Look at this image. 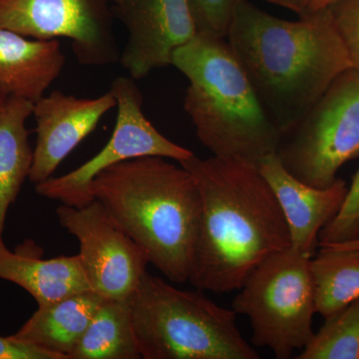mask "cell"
I'll use <instances>...</instances> for the list:
<instances>
[{"mask_svg":"<svg viewBox=\"0 0 359 359\" xmlns=\"http://www.w3.org/2000/svg\"><path fill=\"white\" fill-rule=\"evenodd\" d=\"M130 302L141 358H259L241 334L236 311L202 290L177 289L146 271Z\"/></svg>","mask_w":359,"mask_h":359,"instance_id":"cell-5","label":"cell"},{"mask_svg":"<svg viewBox=\"0 0 359 359\" xmlns=\"http://www.w3.org/2000/svg\"><path fill=\"white\" fill-rule=\"evenodd\" d=\"M110 91L117 102L114 131L105 147L77 169L35 185L41 197L61 204L81 208L93 202L91 184L108 168L136 158L155 157L182 161L194 155L192 151L174 143L161 134L143 112V96L136 80L120 76L113 80Z\"/></svg>","mask_w":359,"mask_h":359,"instance_id":"cell-8","label":"cell"},{"mask_svg":"<svg viewBox=\"0 0 359 359\" xmlns=\"http://www.w3.org/2000/svg\"><path fill=\"white\" fill-rule=\"evenodd\" d=\"M327 7L351 65L359 70V0H334Z\"/></svg>","mask_w":359,"mask_h":359,"instance_id":"cell-23","label":"cell"},{"mask_svg":"<svg viewBox=\"0 0 359 359\" xmlns=\"http://www.w3.org/2000/svg\"><path fill=\"white\" fill-rule=\"evenodd\" d=\"M327 247L342 248V249H355L359 250V238L351 241V242L344 243V244L327 245Z\"/></svg>","mask_w":359,"mask_h":359,"instance_id":"cell-26","label":"cell"},{"mask_svg":"<svg viewBox=\"0 0 359 359\" xmlns=\"http://www.w3.org/2000/svg\"><path fill=\"white\" fill-rule=\"evenodd\" d=\"M269 4L285 7L290 11L299 14V16L311 13V1L313 0H266Z\"/></svg>","mask_w":359,"mask_h":359,"instance_id":"cell-25","label":"cell"},{"mask_svg":"<svg viewBox=\"0 0 359 359\" xmlns=\"http://www.w3.org/2000/svg\"><path fill=\"white\" fill-rule=\"evenodd\" d=\"M172 66L188 79L184 107L212 155L257 167L276 154L282 133L226 39L199 32L174 52Z\"/></svg>","mask_w":359,"mask_h":359,"instance_id":"cell-4","label":"cell"},{"mask_svg":"<svg viewBox=\"0 0 359 359\" xmlns=\"http://www.w3.org/2000/svg\"><path fill=\"white\" fill-rule=\"evenodd\" d=\"M275 194L289 224L292 248L313 259L320 247L321 230L337 216L348 187L337 178L327 188H316L295 178L278 155H269L257 165Z\"/></svg>","mask_w":359,"mask_h":359,"instance_id":"cell-13","label":"cell"},{"mask_svg":"<svg viewBox=\"0 0 359 359\" xmlns=\"http://www.w3.org/2000/svg\"><path fill=\"white\" fill-rule=\"evenodd\" d=\"M201 195V223L189 282L200 290H240L262 263L292 248L289 224L257 167L195 154L179 163Z\"/></svg>","mask_w":359,"mask_h":359,"instance_id":"cell-1","label":"cell"},{"mask_svg":"<svg viewBox=\"0 0 359 359\" xmlns=\"http://www.w3.org/2000/svg\"><path fill=\"white\" fill-rule=\"evenodd\" d=\"M297 359H359V299L325 318Z\"/></svg>","mask_w":359,"mask_h":359,"instance_id":"cell-20","label":"cell"},{"mask_svg":"<svg viewBox=\"0 0 359 359\" xmlns=\"http://www.w3.org/2000/svg\"><path fill=\"white\" fill-rule=\"evenodd\" d=\"M320 249L311 271L316 311L325 318L359 299V250Z\"/></svg>","mask_w":359,"mask_h":359,"instance_id":"cell-19","label":"cell"},{"mask_svg":"<svg viewBox=\"0 0 359 359\" xmlns=\"http://www.w3.org/2000/svg\"><path fill=\"white\" fill-rule=\"evenodd\" d=\"M0 359H60L56 354L11 337H0Z\"/></svg>","mask_w":359,"mask_h":359,"instance_id":"cell-24","label":"cell"},{"mask_svg":"<svg viewBox=\"0 0 359 359\" xmlns=\"http://www.w3.org/2000/svg\"><path fill=\"white\" fill-rule=\"evenodd\" d=\"M295 178L316 188L337 181V172L359 157V70L334 78L306 115L280 139L276 152Z\"/></svg>","mask_w":359,"mask_h":359,"instance_id":"cell-7","label":"cell"},{"mask_svg":"<svg viewBox=\"0 0 359 359\" xmlns=\"http://www.w3.org/2000/svg\"><path fill=\"white\" fill-rule=\"evenodd\" d=\"M116 105L110 90L96 98H79L54 90L34 103L36 144L30 182L37 185L51 178L59 165Z\"/></svg>","mask_w":359,"mask_h":359,"instance_id":"cell-12","label":"cell"},{"mask_svg":"<svg viewBox=\"0 0 359 359\" xmlns=\"http://www.w3.org/2000/svg\"><path fill=\"white\" fill-rule=\"evenodd\" d=\"M129 299H104L69 359H139Z\"/></svg>","mask_w":359,"mask_h":359,"instance_id":"cell-18","label":"cell"},{"mask_svg":"<svg viewBox=\"0 0 359 359\" xmlns=\"http://www.w3.org/2000/svg\"><path fill=\"white\" fill-rule=\"evenodd\" d=\"M226 39L282 136L353 67L327 6L289 21L238 0Z\"/></svg>","mask_w":359,"mask_h":359,"instance_id":"cell-2","label":"cell"},{"mask_svg":"<svg viewBox=\"0 0 359 359\" xmlns=\"http://www.w3.org/2000/svg\"><path fill=\"white\" fill-rule=\"evenodd\" d=\"M56 215L79 243L77 255L91 289L104 299H129L150 264L145 250L99 201L81 208L62 204Z\"/></svg>","mask_w":359,"mask_h":359,"instance_id":"cell-10","label":"cell"},{"mask_svg":"<svg viewBox=\"0 0 359 359\" xmlns=\"http://www.w3.org/2000/svg\"><path fill=\"white\" fill-rule=\"evenodd\" d=\"M103 299L94 290H86L39 306L13 337L69 359Z\"/></svg>","mask_w":359,"mask_h":359,"instance_id":"cell-16","label":"cell"},{"mask_svg":"<svg viewBox=\"0 0 359 359\" xmlns=\"http://www.w3.org/2000/svg\"><path fill=\"white\" fill-rule=\"evenodd\" d=\"M199 32L226 39L238 0H189Z\"/></svg>","mask_w":359,"mask_h":359,"instance_id":"cell-22","label":"cell"},{"mask_svg":"<svg viewBox=\"0 0 359 359\" xmlns=\"http://www.w3.org/2000/svg\"><path fill=\"white\" fill-rule=\"evenodd\" d=\"M129 33L119 63L135 80L172 66V56L199 33L189 0H107Z\"/></svg>","mask_w":359,"mask_h":359,"instance_id":"cell-11","label":"cell"},{"mask_svg":"<svg viewBox=\"0 0 359 359\" xmlns=\"http://www.w3.org/2000/svg\"><path fill=\"white\" fill-rule=\"evenodd\" d=\"M34 104L11 96L0 116V240L7 212L18 199L33 164V149L28 141L26 120L33 115Z\"/></svg>","mask_w":359,"mask_h":359,"instance_id":"cell-17","label":"cell"},{"mask_svg":"<svg viewBox=\"0 0 359 359\" xmlns=\"http://www.w3.org/2000/svg\"><path fill=\"white\" fill-rule=\"evenodd\" d=\"M58 40L33 39L0 27V92L33 104L65 69Z\"/></svg>","mask_w":359,"mask_h":359,"instance_id":"cell-14","label":"cell"},{"mask_svg":"<svg viewBox=\"0 0 359 359\" xmlns=\"http://www.w3.org/2000/svg\"><path fill=\"white\" fill-rule=\"evenodd\" d=\"M0 27L33 39L65 37L84 66L116 65L121 55L107 0H0Z\"/></svg>","mask_w":359,"mask_h":359,"instance_id":"cell-9","label":"cell"},{"mask_svg":"<svg viewBox=\"0 0 359 359\" xmlns=\"http://www.w3.org/2000/svg\"><path fill=\"white\" fill-rule=\"evenodd\" d=\"M117 224L174 283L189 282L201 223V195L192 175L167 158L124 161L97 175L91 184Z\"/></svg>","mask_w":359,"mask_h":359,"instance_id":"cell-3","label":"cell"},{"mask_svg":"<svg viewBox=\"0 0 359 359\" xmlns=\"http://www.w3.org/2000/svg\"><path fill=\"white\" fill-rule=\"evenodd\" d=\"M7 99H8V97L4 95V94H2L1 92H0V116H1L4 108H6Z\"/></svg>","mask_w":359,"mask_h":359,"instance_id":"cell-28","label":"cell"},{"mask_svg":"<svg viewBox=\"0 0 359 359\" xmlns=\"http://www.w3.org/2000/svg\"><path fill=\"white\" fill-rule=\"evenodd\" d=\"M311 257L289 249L259 264L233 302L236 313L250 318L252 342L287 359L313 337L316 311Z\"/></svg>","mask_w":359,"mask_h":359,"instance_id":"cell-6","label":"cell"},{"mask_svg":"<svg viewBox=\"0 0 359 359\" xmlns=\"http://www.w3.org/2000/svg\"><path fill=\"white\" fill-rule=\"evenodd\" d=\"M334 0H313L311 1V11H318L323 7L330 6Z\"/></svg>","mask_w":359,"mask_h":359,"instance_id":"cell-27","label":"cell"},{"mask_svg":"<svg viewBox=\"0 0 359 359\" xmlns=\"http://www.w3.org/2000/svg\"><path fill=\"white\" fill-rule=\"evenodd\" d=\"M356 238H359V170L337 216L321 230L320 247L344 244Z\"/></svg>","mask_w":359,"mask_h":359,"instance_id":"cell-21","label":"cell"},{"mask_svg":"<svg viewBox=\"0 0 359 359\" xmlns=\"http://www.w3.org/2000/svg\"><path fill=\"white\" fill-rule=\"evenodd\" d=\"M0 278L20 285L39 306L93 290L78 255L44 259L23 250L11 252L0 240Z\"/></svg>","mask_w":359,"mask_h":359,"instance_id":"cell-15","label":"cell"}]
</instances>
